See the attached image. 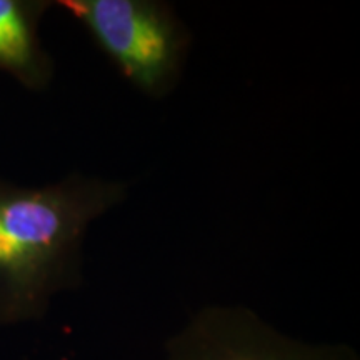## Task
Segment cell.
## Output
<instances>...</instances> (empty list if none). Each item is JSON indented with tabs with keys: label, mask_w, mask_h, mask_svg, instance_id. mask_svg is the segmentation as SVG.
I'll use <instances>...</instances> for the list:
<instances>
[{
	"label": "cell",
	"mask_w": 360,
	"mask_h": 360,
	"mask_svg": "<svg viewBox=\"0 0 360 360\" xmlns=\"http://www.w3.org/2000/svg\"><path fill=\"white\" fill-rule=\"evenodd\" d=\"M125 192L82 174L42 187L0 179V326L40 319L53 297L77 285L89 225Z\"/></svg>",
	"instance_id": "obj_1"
},
{
	"label": "cell",
	"mask_w": 360,
	"mask_h": 360,
	"mask_svg": "<svg viewBox=\"0 0 360 360\" xmlns=\"http://www.w3.org/2000/svg\"><path fill=\"white\" fill-rule=\"evenodd\" d=\"M165 360H359L339 344L290 337L242 305H210L167 342Z\"/></svg>",
	"instance_id": "obj_3"
},
{
	"label": "cell",
	"mask_w": 360,
	"mask_h": 360,
	"mask_svg": "<svg viewBox=\"0 0 360 360\" xmlns=\"http://www.w3.org/2000/svg\"><path fill=\"white\" fill-rule=\"evenodd\" d=\"M135 87L162 97L177 82L187 32L172 8L152 0H60Z\"/></svg>",
	"instance_id": "obj_2"
},
{
	"label": "cell",
	"mask_w": 360,
	"mask_h": 360,
	"mask_svg": "<svg viewBox=\"0 0 360 360\" xmlns=\"http://www.w3.org/2000/svg\"><path fill=\"white\" fill-rule=\"evenodd\" d=\"M49 7L44 0H0V70L29 90L45 89L53 75V62L39 37Z\"/></svg>",
	"instance_id": "obj_4"
}]
</instances>
